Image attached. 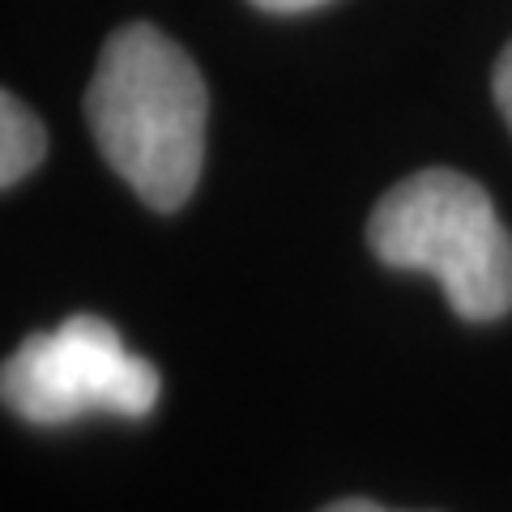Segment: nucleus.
Here are the masks:
<instances>
[{
  "label": "nucleus",
  "mask_w": 512,
  "mask_h": 512,
  "mask_svg": "<svg viewBox=\"0 0 512 512\" xmlns=\"http://www.w3.org/2000/svg\"><path fill=\"white\" fill-rule=\"evenodd\" d=\"M201 69L150 22L111 30L86 86V124L107 167L150 210H180L205 163Z\"/></svg>",
  "instance_id": "obj_1"
},
{
  "label": "nucleus",
  "mask_w": 512,
  "mask_h": 512,
  "mask_svg": "<svg viewBox=\"0 0 512 512\" xmlns=\"http://www.w3.org/2000/svg\"><path fill=\"white\" fill-rule=\"evenodd\" d=\"M158 389V367L133 355L116 325L86 312L26 338L0 372L5 406L39 427H64L86 414L141 419L154 410Z\"/></svg>",
  "instance_id": "obj_3"
},
{
  "label": "nucleus",
  "mask_w": 512,
  "mask_h": 512,
  "mask_svg": "<svg viewBox=\"0 0 512 512\" xmlns=\"http://www.w3.org/2000/svg\"><path fill=\"white\" fill-rule=\"evenodd\" d=\"M47 133L39 116L30 111L18 94H0V184L13 188L43 163Z\"/></svg>",
  "instance_id": "obj_4"
},
{
  "label": "nucleus",
  "mask_w": 512,
  "mask_h": 512,
  "mask_svg": "<svg viewBox=\"0 0 512 512\" xmlns=\"http://www.w3.org/2000/svg\"><path fill=\"white\" fill-rule=\"evenodd\" d=\"M320 512H393V508H380L372 500H338V504H329V508H320Z\"/></svg>",
  "instance_id": "obj_7"
},
{
  "label": "nucleus",
  "mask_w": 512,
  "mask_h": 512,
  "mask_svg": "<svg viewBox=\"0 0 512 512\" xmlns=\"http://www.w3.org/2000/svg\"><path fill=\"white\" fill-rule=\"evenodd\" d=\"M367 248L393 269L431 274L461 320H500L512 308V235L483 184L427 167L376 201Z\"/></svg>",
  "instance_id": "obj_2"
},
{
  "label": "nucleus",
  "mask_w": 512,
  "mask_h": 512,
  "mask_svg": "<svg viewBox=\"0 0 512 512\" xmlns=\"http://www.w3.org/2000/svg\"><path fill=\"white\" fill-rule=\"evenodd\" d=\"M491 94H495V107H500L504 124L512 128V43L495 60V73H491Z\"/></svg>",
  "instance_id": "obj_5"
},
{
  "label": "nucleus",
  "mask_w": 512,
  "mask_h": 512,
  "mask_svg": "<svg viewBox=\"0 0 512 512\" xmlns=\"http://www.w3.org/2000/svg\"><path fill=\"white\" fill-rule=\"evenodd\" d=\"M252 5L265 9V13H303V9L325 5V0H252Z\"/></svg>",
  "instance_id": "obj_6"
}]
</instances>
